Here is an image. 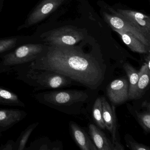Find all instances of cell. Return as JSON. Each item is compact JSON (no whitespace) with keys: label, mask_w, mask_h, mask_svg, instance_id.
<instances>
[{"label":"cell","mask_w":150,"mask_h":150,"mask_svg":"<svg viewBox=\"0 0 150 150\" xmlns=\"http://www.w3.org/2000/svg\"><path fill=\"white\" fill-rule=\"evenodd\" d=\"M14 71L17 72L16 79L33 87L35 91L65 87L73 81L68 77L55 72L33 69L28 64L17 67Z\"/></svg>","instance_id":"2"},{"label":"cell","mask_w":150,"mask_h":150,"mask_svg":"<svg viewBox=\"0 0 150 150\" xmlns=\"http://www.w3.org/2000/svg\"><path fill=\"white\" fill-rule=\"evenodd\" d=\"M42 40L51 45L73 46L83 38V35L79 30L64 27L51 30L41 36Z\"/></svg>","instance_id":"5"},{"label":"cell","mask_w":150,"mask_h":150,"mask_svg":"<svg viewBox=\"0 0 150 150\" xmlns=\"http://www.w3.org/2000/svg\"><path fill=\"white\" fill-rule=\"evenodd\" d=\"M107 95L115 105L122 104L129 100V82L126 79L115 80L107 88Z\"/></svg>","instance_id":"9"},{"label":"cell","mask_w":150,"mask_h":150,"mask_svg":"<svg viewBox=\"0 0 150 150\" xmlns=\"http://www.w3.org/2000/svg\"><path fill=\"white\" fill-rule=\"evenodd\" d=\"M65 0H43L28 16L25 23L19 28L22 29L39 23L55 11Z\"/></svg>","instance_id":"8"},{"label":"cell","mask_w":150,"mask_h":150,"mask_svg":"<svg viewBox=\"0 0 150 150\" xmlns=\"http://www.w3.org/2000/svg\"><path fill=\"white\" fill-rule=\"evenodd\" d=\"M104 19L112 29L122 30L138 39L144 45L150 47V38L142 31L128 22L120 16L115 13V15L107 13H103Z\"/></svg>","instance_id":"7"},{"label":"cell","mask_w":150,"mask_h":150,"mask_svg":"<svg viewBox=\"0 0 150 150\" xmlns=\"http://www.w3.org/2000/svg\"><path fill=\"white\" fill-rule=\"evenodd\" d=\"M73 137L80 149L82 150H97L86 132L75 123L70 124Z\"/></svg>","instance_id":"12"},{"label":"cell","mask_w":150,"mask_h":150,"mask_svg":"<svg viewBox=\"0 0 150 150\" xmlns=\"http://www.w3.org/2000/svg\"><path fill=\"white\" fill-rule=\"evenodd\" d=\"M139 79L136 88L134 99H139L142 97L145 89L150 83V66L144 63L139 72Z\"/></svg>","instance_id":"15"},{"label":"cell","mask_w":150,"mask_h":150,"mask_svg":"<svg viewBox=\"0 0 150 150\" xmlns=\"http://www.w3.org/2000/svg\"><path fill=\"white\" fill-rule=\"evenodd\" d=\"M28 66L63 74L93 90L98 87L103 78L99 63L92 56L72 46H46Z\"/></svg>","instance_id":"1"},{"label":"cell","mask_w":150,"mask_h":150,"mask_svg":"<svg viewBox=\"0 0 150 150\" xmlns=\"http://www.w3.org/2000/svg\"><path fill=\"white\" fill-rule=\"evenodd\" d=\"M126 145L132 150H150V148L147 146L140 144L135 141L130 135L127 134L125 136Z\"/></svg>","instance_id":"22"},{"label":"cell","mask_w":150,"mask_h":150,"mask_svg":"<svg viewBox=\"0 0 150 150\" xmlns=\"http://www.w3.org/2000/svg\"><path fill=\"white\" fill-rule=\"evenodd\" d=\"M89 133L94 144L98 150H115L112 142L105 133L95 125L91 124L88 126Z\"/></svg>","instance_id":"13"},{"label":"cell","mask_w":150,"mask_h":150,"mask_svg":"<svg viewBox=\"0 0 150 150\" xmlns=\"http://www.w3.org/2000/svg\"><path fill=\"white\" fill-rule=\"evenodd\" d=\"M123 67L126 72L129 81V100H133L139 79V72L128 63H125L124 64Z\"/></svg>","instance_id":"17"},{"label":"cell","mask_w":150,"mask_h":150,"mask_svg":"<svg viewBox=\"0 0 150 150\" xmlns=\"http://www.w3.org/2000/svg\"><path fill=\"white\" fill-rule=\"evenodd\" d=\"M34 97L39 103L59 110L63 106L85 101L88 96L82 91L59 90L36 93L34 94Z\"/></svg>","instance_id":"4"},{"label":"cell","mask_w":150,"mask_h":150,"mask_svg":"<svg viewBox=\"0 0 150 150\" xmlns=\"http://www.w3.org/2000/svg\"><path fill=\"white\" fill-rule=\"evenodd\" d=\"M113 30L120 35L124 43L132 51L140 54H147L150 52V47L144 45L136 38L122 30Z\"/></svg>","instance_id":"14"},{"label":"cell","mask_w":150,"mask_h":150,"mask_svg":"<svg viewBox=\"0 0 150 150\" xmlns=\"http://www.w3.org/2000/svg\"><path fill=\"white\" fill-rule=\"evenodd\" d=\"M137 119L140 126L146 133L150 132V109H147L145 112H140L136 111Z\"/></svg>","instance_id":"20"},{"label":"cell","mask_w":150,"mask_h":150,"mask_svg":"<svg viewBox=\"0 0 150 150\" xmlns=\"http://www.w3.org/2000/svg\"><path fill=\"white\" fill-rule=\"evenodd\" d=\"M27 115L26 111L18 109H0V134L22 121Z\"/></svg>","instance_id":"11"},{"label":"cell","mask_w":150,"mask_h":150,"mask_svg":"<svg viewBox=\"0 0 150 150\" xmlns=\"http://www.w3.org/2000/svg\"><path fill=\"white\" fill-rule=\"evenodd\" d=\"M39 123H33L23 131L17 140L15 142L14 150H24L26 144L34 130L38 126Z\"/></svg>","instance_id":"18"},{"label":"cell","mask_w":150,"mask_h":150,"mask_svg":"<svg viewBox=\"0 0 150 150\" xmlns=\"http://www.w3.org/2000/svg\"><path fill=\"white\" fill-rule=\"evenodd\" d=\"M46 47L42 44H28L4 54L0 61V74L13 71L17 67L31 63Z\"/></svg>","instance_id":"3"},{"label":"cell","mask_w":150,"mask_h":150,"mask_svg":"<svg viewBox=\"0 0 150 150\" xmlns=\"http://www.w3.org/2000/svg\"><path fill=\"white\" fill-rule=\"evenodd\" d=\"M0 105L25 108L19 96L11 90L0 86Z\"/></svg>","instance_id":"16"},{"label":"cell","mask_w":150,"mask_h":150,"mask_svg":"<svg viewBox=\"0 0 150 150\" xmlns=\"http://www.w3.org/2000/svg\"><path fill=\"white\" fill-rule=\"evenodd\" d=\"M102 106L103 117L105 128L110 132L112 137V143L115 150H124L123 146L120 142L118 130L117 118L114 106H111L104 97H101Z\"/></svg>","instance_id":"6"},{"label":"cell","mask_w":150,"mask_h":150,"mask_svg":"<svg viewBox=\"0 0 150 150\" xmlns=\"http://www.w3.org/2000/svg\"><path fill=\"white\" fill-rule=\"evenodd\" d=\"M17 38H4L0 40V56L9 52L15 48L17 44Z\"/></svg>","instance_id":"21"},{"label":"cell","mask_w":150,"mask_h":150,"mask_svg":"<svg viewBox=\"0 0 150 150\" xmlns=\"http://www.w3.org/2000/svg\"><path fill=\"white\" fill-rule=\"evenodd\" d=\"M14 141L10 139L6 144L0 146V150H14Z\"/></svg>","instance_id":"23"},{"label":"cell","mask_w":150,"mask_h":150,"mask_svg":"<svg viewBox=\"0 0 150 150\" xmlns=\"http://www.w3.org/2000/svg\"><path fill=\"white\" fill-rule=\"evenodd\" d=\"M93 116L94 122L99 128L105 129V124L103 117L102 106L101 97H98L95 101L93 109Z\"/></svg>","instance_id":"19"},{"label":"cell","mask_w":150,"mask_h":150,"mask_svg":"<svg viewBox=\"0 0 150 150\" xmlns=\"http://www.w3.org/2000/svg\"><path fill=\"white\" fill-rule=\"evenodd\" d=\"M114 12L150 38V18L149 16L139 12L130 10L118 9Z\"/></svg>","instance_id":"10"}]
</instances>
